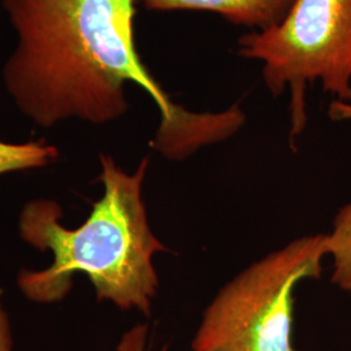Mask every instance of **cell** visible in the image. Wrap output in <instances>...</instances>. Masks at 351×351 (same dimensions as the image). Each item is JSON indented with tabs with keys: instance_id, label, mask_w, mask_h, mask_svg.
I'll return each instance as SVG.
<instances>
[{
	"instance_id": "6da1fadb",
	"label": "cell",
	"mask_w": 351,
	"mask_h": 351,
	"mask_svg": "<svg viewBox=\"0 0 351 351\" xmlns=\"http://www.w3.org/2000/svg\"><path fill=\"white\" fill-rule=\"evenodd\" d=\"M16 34L3 84L21 112L42 128L69 119L107 124L128 111L126 85L155 101L160 126L152 146L181 160L228 138L226 112H188L169 99L139 58L136 0H1Z\"/></svg>"
},
{
	"instance_id": "7a4b0ae2",
	"label": "cell",
	"mask_w": 351,
	"mask_h": 351,
	"mask_svg": "<svg viewBox=\"0 0 351 351\" xmlns=\"http://www.w3.org/2000/svg\"><path fill=\"white\" fill-rule=\"evenodd\" d=\"M150 159L143 158L134 173H126L111 156L101 155L103 195L75 229L60 224L63 211L56 202L26 203L19 219L20 236L53 258L43 271L20 272L17 284L26 298L62 301L72 290L73 277L82 274L94 285L98 301L150 316L159 287L152 258L167 247L152 233L142 199Z\"/></svg>"
},
{
	"instance_id": "3957f363",
	"label": "cell",
	"mask_w": 351,
	"mask_h": 351,
	"mask_svg": "<svg viewBox=\"0 0 351 351\" xmlns=\"http://www.w3.org/2000/svg\"><path fill=\"white\" fill-rule=\"evenodd\" d=\"M326 234L294 239L249 265L216 294L191 351H300L293 343L294 290L320 278Z\"/></svg>"
},
{
	"instance_id": "277c9868",
	"label": "cell",
	"mask_w": 351,
	"mask_h": 351,
	"mask_svg": "<svg viewBox=\"0 0 351 351\" xmlns=\"http://www.w3.org/2000/svg\"><path fill=\"white\" fill-rule=\"evenodd\" d=\"M237 51L262 63L274 97L289 88L291 139L306 128L308 84L319 82L335 101H351V0H295L277 25L239 38Z\"/></svg>"
},
{
	"instance_id": "5b68a950",
	"label": "cell",
	"mask_w": 351,
	"mask_h": 351,
	"mask_svg": "<svg viewBox=\"0 0 351 351\" xmlns=\"http://www.w3.org/2000/svg\"><path fill=\"white\" fill-rule=\"evenodd\" d=\"M295 0H141L150 11H207L262 32L277 25Z\"/></svg>"
},
{
	"instance_id": "8992f818",
	"label": "cell",
	"mask_w": 351,
	"mask_h": 351,
	"mask_svg": "<svg viewBox=\"0 0 351 351\" xmlns=\"http://www.w3.org/2000/svg\"><path fill=\"white\" fill-rule=\"evenodd\" d=\"M326 247L333 261L332 282L351 295V202L336 215L326 233Z\"/></svg>"
},
{
	"instance_id": "52a82bcc",
	"label": "cell",
	"mask_w": 351,
	"mask_h": 351,
	"mask_svg": "<svg viewBox=\"0 0 351 351\" xmlns=\"http://www.w3.org/2000/svg\"><path fill=\"white\" fill-rule=\"evenodd\" d=\"M59 159V151L45 141L8 143L0 141V175L43 168Z\"/></svg>"
},
{
	"instance_id": "ba28073f",
	"label": "cell",
	"mask_w": 351,
	"mask_h": 351,
	"mask_svg": "<svg viewBox=\"0 0 351 351\" xmlns=\"http://www.w3.org/2000/svg\"><path fill=\"white\" fill-rule=\"evenodd\" d=\"M149 326L137 324L123 335L117 345V351H146Z\"/></svg>"
},
{
	"instance_id": "9c48e42d",
	"label": "cell",
	"mask_w": 351,
	"mask_h": 351,
	"mask_svg": "<svg viewBox=\"0 0 351 351\" xmlns=\"http://www.w3.org/2000/svg\"><path fill=\"white\" fill-rule=\"evenodd\" d=\"M0 351H12L11 324L1 301H0Z\"/></svg>"
},
{
	"instance_id": "30bf717a",
	"label": "cell",
	"mask_w": 351,
	"mask_h": 351,
	"mask_svg": "<svg viewBox=\"0 0 351 351\" xmlns=\"http://www.w3.org/2000/svg\"><path fill=\"white\" fill-rule=\"evenodd\" d=\"M329 114L336 120H345L351 119V103L333 101L330 104Z\"/></svg>"
}]
</instances>
